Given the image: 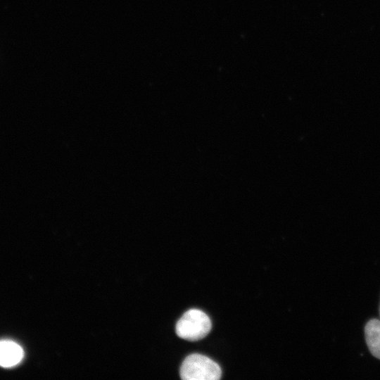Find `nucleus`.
<instances>
[{
  "mask_svg": "<svg viewBox=\"0 0 380 380\" xmlns=\"http://www.w3.org/2000/svg\"><path fill=\"white\" fill-rule=\"evenodd\" d=\"M179 373L184 380H218L222 375L217 363L198 353L191 354L184 359Z\"/></svg>",
  "mask_w": 380,
  "mask_h": 380,
  "instance_id": "obj_1",
  "label": "nucleus"
},
{
  "mask_svg": "<svg viewBox=\"0 0 380 380\" xmlns=\"http://www.w3.org/2000/svg\"><path fill=\"white\" fill-rule=\"evenodd\" d=\"M209 317L198 309L186 311L176 324L177 335L185 340L198 341L204 338L211 329Z\"/></svg>",
  "mask_w": 380,
  "mask_h": 380,
  "instance_id": "obj_2",
  "label": "nucleus"
},
{
  "mask_svg": "<svg viewBox=\"0 0 380 380\" xmlns=\"http://www.w3.org/2000/svg\"><path fill=\"white\" fill-rule=\"evenodd\" d=\"M23 357V350L19 345L11 341H0V366H15Z\"/></svg>",
  "mask_w": 380,
  "mask_h": 380,
  "instance_id": "obj_3",
  "label": "nucleus"
},
{
  "mask_svg": "<svg viewBox=\"0 0 380 380\" xmlns=\"http://www.w3.org/2000/svg\"><path fill=\"white\" fill-rule=\"evenodd\" d=\"M366 343L371 353L380 359V320L370 319L365 325Z\"/></svg>",
  "mask_w": 380,
  "mask_h": 380,
  "instance_id": "obj_4",
  "label": "nucleus"
},
{
  "mask_svg": "<svg viewBox=\"0 0 380 380\" xmlns=\"http://www.w3.org/2000/svg\"><path fill=\"white\" fill-rule=\"evenodd\" d=\"M379 314H380V307H379Z\"/></svg>",
  "mask_w": 380,
  "mask_h": 380,
  "instance_id": "obj_5",
  "label": "nucleus"
}]
</instances>
